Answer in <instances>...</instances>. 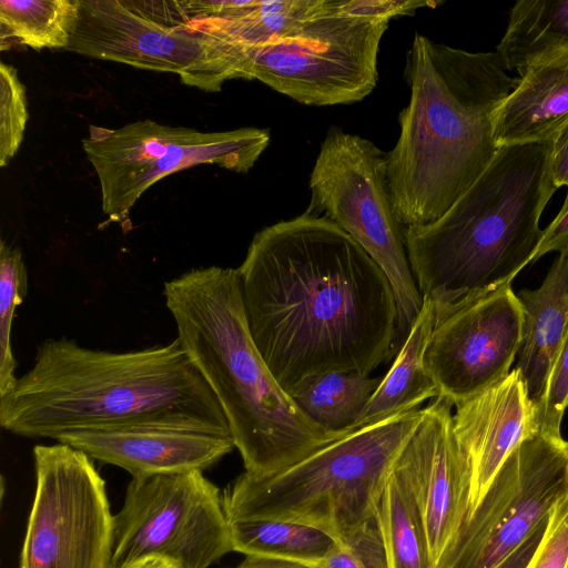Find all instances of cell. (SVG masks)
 I'll return each instance as SVG.
<instances>
[{"label": "cell", "mask_w": 568, "mask_h": 568, "mask_svg": "<svg viewBox=\"0 0 568 568\" xmlns=\"http://www.w3.org/2000/svg\"><path fill=\"white\" fill-rule=\"evenodd\" d=\"M251 336L286 392L326 372L371 375L399 345L389 280L329 219L258 231L236 268Z\"/></svg>", "instance_id": "obj_1"}, {"label": "cell", "mask_w": 568, "mask_h": 568, "mask_svg": "<svg viewBox=\"0 0 568 568\" xmlns=\"http://www.w3.org/2000/svg\"><path fill=\"white\" fill-rule=\"evenodd\" d=\"M408 104L386 153L388 192L404 226L442 215L497 153L493 118L518 83L496 52H469L416 33L404 70Z\"/></svg>", "instance_id": "obj_2"}, {"label": "cell", "mask_w": 568, "mask_h": 568, "mask_svg": "<svg viewBox=\"0 0 568 568\" xmlns=\"http://www.w3.org/2000/svg\"><path fill=\"white\" fill-rule=\"evenodd\" d=\"M180 415L230 430L178 337L128 352L49 338L38 346L31 368L0 396V426L27 438L55 439L77 429Z\"/></svg>", "instance_id": "obj_3"}, {"label": "cell", "mask_w": 568, "mask_h": 568, "mask_svg": "<svg viewBox=\"0 0 568 568\" xmlns=\"http://www.w3.org/2000/svg\"><path fill=\"white\" fill-rule=\"evenodd\" d=\"M163 296L178 339L222 407L247 475L278 473L344 436L312 423L268 369L248 329L236 268L190 270L165 282Z\"/></svg>", "instance_id": "obj_4"}, {"label": "cell", "mask_w": 568, "mask_h": 568, "mask_svg": "<svg viewBox=\"0 0 568 568\" xmlns=\"http://www.w3.org/2000/svg\"><path fill=\"white\" fill-rule=\"evenodd\" d=\"M549 143L498 148L485 172L439 219L404 229L410 268L436 321L510 285L540 243L556 192Z\"/></svg>", "instance_id": "obj_5"}, {"label": "cell", "mask_w": 568, "mask_h": 568, "mask_svg": "<svg viewBox=\"0 0 568 568\" xmlns=\"http://www.w3.org/2000/svg\"><path fill=\"white\" fill-rule=\"evenodd\" d=\"M423 408L356 428L270 476L242 473L222 494L230 523L282 520L336 541L376 517L395 460Z\"/></svg>", "instance_id": "obj_6"}, {"label": "cell", "mask_w": 568, "mask_h": 568, "mask_svg": "<svg viewBox=\"0 0 568 568\" xmlns=\"http://www.w3.org/2000/svg\"><path fill=\"white\" fill-rule=\"evenodd\" d=\"M67 50L139 69L171 72L187 85L221 91L244 79L245 47L195 23L184 1L79 0Z\"/></svg>", "instance_id": "obj_7"}, {"label": "cell", "mask_w": 568, "mask_h": 568, "mask_svg": "<svg viewBox=\"0 0 568 568\" xmlns=\"http://www.w3.org/2000/svg\"><path fill=\"white\" fill-rule=\"evenodd\" d=\"M307 211L333 221L383 270L398 310L404 342L423 307L407 257L404 226L392 206L386 153L371 140L331 126L310 175Z\"/></svg>", "instance_id": "obj_8"}, {"label": "cell", "mask_w": 568, "mask_h": 568, "mask_svg": "<svg viewBox=\"0 0 568 568\" xmlns=\"http://www.w3.org/2000/svg\"><path fill=\"white\" fill-rule=\"evenodd\" d=\"M389 20L351 12L344 0H332L327 11L292 32L245 47L244 79L303 104L358 102L377 84L379 44Z\"/></svg>", "instance_id": "obj_9"}, {"label": "cell", "mask_w": 568, "mask_h": 568, "mask_svg": "<svg viewBox=\"0 0 568 568\" xmlns=\"http://www.w3.org/2000/svg\"><path fill=\"white\" fill-rule=\"evenodd\" d=\"M270 143L267 130L202 132L142 120L111 130L91 124L82 140L101 189L102 211L123 222L140 196L163 178L199 164L248 172Z\"/></svg>", "instance_id": "obj_10"}, {"label": "cell", "mask_w": 568, "mask_h": 568, "mask_svg": "<svg viewBox=\"0 0 568 568\" xmlns=\"http://www.w3.org/2000/svg\"><path fill=\"white\" fill-rule=\"evenodd\" d=\"M233 551L222 494L202 470L132 478L114 515L111 568L161 557L209 568Z\"/></svg>", "instance_id": "obj_11"}, {"label": "cell", "mask_w": 568, "mask_h": 568, "mask_svg": "<svg viewBox=\"0 0 568 568\" xmlns=\"http://www.w3.org/2000/svg\"><path fill=\"white\" fill-rule=\"evenodd\" d=\"M36 491L19 568H111L114 515L93 459L69 445L33 447Z\"/></svg>", "instance_id": "obj_12"}, {"label": "cell", "mask_w": 568, "mask_h": 568, "mask_svg": "<svg viewBox=\"0 0 568 568\" xmlns=\"http://www.w3.org/2000/svg\"><path fill=\"white\" fill-rule=\"evenodd\" d=\"M568 493V442L539 432L504 462L436 568H493Z\"/></svg>", "instance_id": "obj_13"}, {"label": "cell", "mask_w": 568, "mask_h": 568, "mask_svg": "<svg viewBox=\"0 0 568 568\" xmlns=\"http://www.w3.org/2000/svg\"><path fill=\"white\" fill-rule=\"evenodd\" d=\"M523 326L524 310L511 285L437 320L425 364L438 397L456 406L505 378L519 353Z\"/></svg>", "instance_id": "obj_14"}, {"label": "cell", "mask_w": 568, "mask_h": 568, "mask_svg": "<svg viewBox=\"0 0 568 568\" xmlns=\"http://www.w3.org/2000/svg\"><path fill=\"white\" fill-rule=\"evenodd\" d=\"M452 407L439 397L423 407L393 467L420 519L433 568L469 511L468 471L454 435Z\"/></svg>", "instance_id": "obj_15"}, {"label": "cell", "mask_w": 568, "mask_h": 568, "mask_svg": "<svg viewBox=\"0 0 568 568\" xmlns=\"http://www.w3.org/2000/svg\"><path fill=\"white\" fill-rule=\"evenodd\" d=\"M55 440L118 466L132 478L204 471L235 448L229 429L189 415L77 429Z\"/></svg>", "instance_id": "obj_16"}, {"label": "cell", "mask_w": 568, "mask_h": 568, "mask_svg": "<svg viewBox=\"0 0 568 568\" xmlns=\"http://www.w3.org/2000/svg\"><path fill=\"white\" fill-rule=\"evenodd\" d=\"M455 407L453 430L468 471L469 516L507 457L538 433L537 407L517 368Z\"/></svg>", "instance_id": "obj_17"}, {"label": "cell", "mask_w": 568, "mask_h": 568, "mask_svg": "<svg viewBox=\"0 0 568 568\" xmlns=\"http://www.w3.org/2000/svg\"><path fill=\"white\" fill-rule=\"evenodd\" d=\"M568 124V59L523 70L518 83L493 118L497 148L550 143Z\"/></svg>", "instance_id": "obj_18"}, {"label": "cell", "mask_w": 568, "mask_h": 568, "mask_svg": "<svg viewBox=\"0 0 568 568\" xmlns=\"http://www.w3.org/2000/svg\"><path fill=\"white\" fill-rule=\"evenodd\" d=\"M524 310L523 341L517 368L536 404L568 327V251L560 252L541 285L518 293Z\"/></svg>", "instance_id": "obj_19"}, {"label": "cell", "mask_w": 568, "mask_h": 568, "mask_svg": "<svg viewBox=\"0 0 568 568\" xmlns=\"http://www.w3.org/2000/svg\"><path fill=\"white\" fill-rule=\"evenodd\" d=\"M194 22L244 45L283 37L327 11L332 0L184 1Z\"/></svg>", "instance_id": "obj_20"}, {"label": "cell", "mask_w": 568, "mask_h": 568, "mask_svg": "<svg viewBox=\"0 0 568 568\" xmlns=\"http://www.w3.org/2000/svg\"><path fill=\"white\" fill-rule=\"evenodd\" d=\"M423 307L404 339L390 368L368 400L355 429L423 408L438 397L437 386L425 364L426 348L436 324L433 303L423 298Z\"/></svg>", "instance_id": "obj_21"}, {"label": "cell", "mask_w": 568, "mask_h": 568, "mask_svg": "<svg viewBox=\"0 0 568 568\" xmlns=\"http://www.w3.org/2000/svg\"><path fill=\"white\" fill-rule=\"evenodd\" d=\"M503 67L520 73L548 60L568 59V0H519L496 47Z\"/></svg>", "instance_id": "obj_22"}, {"label": "cell", "mask_w": 568, "mask_h": 568, "mask_svg": "<svg viewBox=\"0 0 568 568\" xmlns=\"http://www.w3.org/2000/svg\"><path fill=\"white\" fill-rule=\"evenodd\" d=\"M381 381L353 372H326L302 379L287 394L316 426L345 435L355 429Z\"/></svg>", "instance_id": "obj_23"}, {"label": "cell", "mask_w": 568, "mask_h": 568, "mask_svg": "<svg viewBox=\"0 0 568 568\" xmlns=\"http://www.w3.org/2000/svg\"><path fill=\"white\" fill-rule=\"evenodd\" d=\"M79 17V0H1V50L11 43L34 50L70 43Z\"/></svg>", "instance_id": "obj_24"}, {"label": "cell", "mask_w": 568, "mask_h": 568, "mask_svg": "<svg viewBox=\"0 0 568 568\" xmlns=\"http://www.w3.org/2000/svg\"><path fill=\"white\" fill-rule=\"evenodd\" d=\"M233 551L266 556L316 567L336 540L315 527L282 520L231 524Z\"/></svg>", "instance_id": "obj_25"}, {"label": "cell", "mask_w": 568, "mask_h": 568, "mask_svg": "<svg viewBox=\"0 0 568 568\" xmlns=\"http://www.w3.org/2000/svg\"><path fill=\"white\" fill-rule=\"evenodd\" d=\"M376 519L388 568H433L418 514L393 471L379 500Z\"/></svg>", "instance_id": "obj_26"}, {"label": "cell", "mask_w": 568, "mask_h": 568, "mask_svg": "<svg viewBox=\"0 0 568 568\" xmlns=\"http://www.w3.org/2000/svg\"><path fill=\"white\" fill-rule=\"evenodd\" d=\"M28 293V272L20 248L0 244V396L14 385L17 361L11 347L16 308Z\"/></svg>", "instance_id": "obj_27"}, {"label": "cell", "mask_w": 568, "mask_h": 568, "mask_svg": "<svg viewBox=\"0 0 568 568\" xmlns=\"http://www.w3.org/2000/svg\"><path fill=\"white\" fill-rule=\"evenodd\" d=\"M28 121L26 88L14 67L0 63V166L18 152Z\"/></svg>", "instance_id": "obj_28"}, {"label": "cell", "mask_w": 568, "mask_h": 568, "mask_svg": "<svg viewBox=\"0 0 568 568\" xmlns=\"http://www.w3.org/2000/svg\"><path fill=\"white\" fill-rule=\"evenodd\" d=\"M537 407L538 432L557 440L561 436V420L568 407V327L556 354L547 385Z\"/></svg>", "instance_id": "obj_29"}, {"label": "cell", "mask_w": 568, "mask_h": 568, "mask_svg": "<svg viewBox=\"0 0 568 568\" xmlns=\"http://www.w3.org/2000/svg\"><path fill=\"white\" fill-rule=\"evenodd\" d=\"M567 565L568 493L550 510L544 538L527 568H567Z\"/></svg>", "instance_id": "obj_30"}, {"label": "cell", "mask_w": 568, "mask_h": 568, "mask_svg": "<svg viewBox=\"0 0 568 568\" xmlns=\"http://www.w3.org/2000/svg\"><path fill=\"white\" fill-rule=\"evenodd\" d=\"M366 568H388L386 549L376 517L356 525L337 541Z\"/></svg>", "instance_id": "obj_31"}, {"label": "cell", "mask_w": 568, "mask_h": 568, "mask_svg": "<svg viewBox=\"0 0 568 568\" xmlns=\"http://www.w3.org/2000/svg\"><path fill=\"white\" fill-rule=\"evenodd\" d=\"M565 251H568V190L560 211L552 222L542 230L541 240L531 263L549 252Z\"/></svg>", "instance_id": "obj_32"}, {"label": "cell", "mask_w": 568, "mask_h": 568, "mask_svg": "<svg viewBox=\"0 0 568 568\" xmlns=\"http://www.w3.org/2000/svg\"><path fill=\"white\" fill-rule=\"evenodd\" d=\"M548 518L549 515L534 528L521 544H519L493 568H527L544 538L548 525Z\"/></svg>", "instance_id": "obj_33"}, {"label": "cell", "mask_w": 568, "mask_h": 568, "mask_svg": "<svg viewBox=\"0 0 568 568\" xmlns=\"http://www.w3.org/2000/svg\"><path fill=\"white\" fill-rule=\"evenodd\" d=\"M549 169L557 189L568 187V124L549 143Z\"/></svg>", "instance_id": "obj_34"}, {"label": "cell", "mask_w": 568, "mask_h": 568, "mask_svg": "<svg viewBox=\"0 0 568 568\" xmlns=\"http://www.w3.org/2000/svg\"><path fill=\"white\" fill-rule=\"evenodd\" d=\"M314 568H366L346 547L336 542L327 556Z\"/></svg>", "instance_id": "obj_35"}, {"label": "cell", "mask_w": 568, "mask_h": 568, "mask_svg": "<svg viewBox=\"0 0 568 568\" xmlns=\"http://www.w3.org/2000/svg\"><path fill=\"white\" fill-rule=\"evenodd\" d=\"M233 568H313L300 562L288 561L284 559L246 555L245 558Z\"/></svg>", "instance_id": "obj_36"}, {"label": "cell", "mask_w": 568, "mask_h": 568, "mask_svg": "<svg viewBox=\"0 0 568 568\" xmlns=\"http://www.w3.org/2000/svg\"><path fill=\"white\" fill-rule=\"evenodd\" d=\"M125 568H182L179 565L161 557H146Z\"/></svg>", "instance_id": "obj_37"}, {"label": "cell", "mask_w": 568, "mask_h": 568, "mask_svg": "<svg viewBox=\"0 0 568 568\" xmlns=\"http://www.w3.org/2000/svg\"><path fill=\"white\" fill-rule=\"evenodd\" d=\"M567 568H568V565H567Z\"/></svg>", "instance_id": "obj_38"}]
</instances>
